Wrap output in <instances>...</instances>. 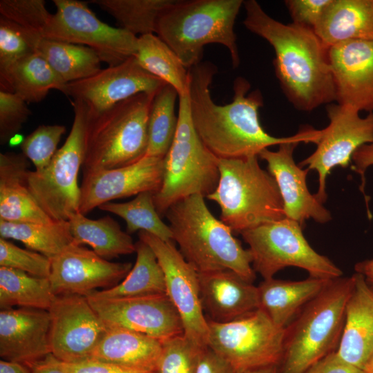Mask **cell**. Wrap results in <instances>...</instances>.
I'll list each match as a JSON object with an SVG mask.
<instances>
[{"instance_id":"cell-1","label":"cell","mask_w":373,"mask_h":373,"mask_svg":"<svg viewBox=\"0 0 373 373\" xmlns=\"http://www.w3.org/2000/svg\"><path fill=\"white\" fill-rule=\"evenodd\" d=\"M218 72L209 61L189 69V99L191 120L200 138L219 159L258 156L271 146L298 141L316 143L321 130L310 127L296 134L277 137L262 127L259 109L263 106L261 92L249 93L251 84L242 77L233 82V101L218 105L212 99L210 86Z\"/></svg>"},{"instance_id":"cell-2","label":"cell","mask_w":373,"mask_h":373,"mask_svg":"<svg viewBox=\"0 0 373 373\" xmlns=\"http://www.w3.org/2000/svg\"><path fill=\"white\" fill-rule=\"evenodd\" d=\"M243 6L245 28L274 48L275 75L293 106L309 112L335 102L328 48L314 31L276 20L256 0L244 1Z\"/></svg>"},{"instance_id":"cell-3","label":"cell","mask_w":373,"mask_h":373,"mask_svg":"<svg viewBox=\"0 0 373 373\" xmlns=\"http://www.w3.org/2000/svg\"><path fill=\"white\" fill-rule=\"evenodd\" d=\"M165 216L184 259L198 272L229 269L253 283L256 272L248 249L231 229L217 219L207 207L204 197L193 195L169 207Z\"/></svg>"},{"instance_id":"cell-4","label":"cell","mask_w":373,"mask_h":373,"mask_svg":"<svg viewBox=\"0 0 373 373\" xmlns=\"http://www.w3.org/2000/svg\"><path fill=\"white\" fill-rule=\"evenodd\" d=\"M242 0H174L161 14L157 35L189 69L202 62L204 48L221 44L236 68L240 55L234 25Z\"/></svg>"},{"instance_id":"cell-5","label":"cell","mask_w":373,"mask_h":373,"mask_svg":"<svg viewBox=\"0 0 373 373\" xmlns=\"http://www.w3.org/2000/svg\"><path fill=\"white\" fill-rule=\"evenodd\" d=\"M354 280V274L330 280L285 327L279 373H305L336 351Z\"/></svg>"},{"instance_id":"cell-6","label":"cell","mask_w":373,"mask_h":373,"mask_svg":"<svg viewBox=\"0 0 373 373\" xmlns=\"http://www.w3.org/2000/svg\"><path fill=\"white\" fill-rule=\"evenodd\" d=\"M155 93L137 94L100 113L88 109L83 173L131 165L145 156Z\"/></svg>"},{"instance_id":"cell-7","label":"cell","mask_w":373,"mask_h":373,"mask_svg":"<svg viewBox=\"0 0 373 373\" xmlns=\"http://www.w3.org/2000/svg\"><path fill=\"white\" fill-rule=\"evenodd\" d=\"M258 157L219 159V182L207 198L218 204L220 220L233 233L286 218L278 184Z\"/></svg>"},{"instance_id":"cell-8","label":"cell","mask_w":373,"mask_h":373,"mask_svg":"<svg viewBox=\"0 0 373 373\" xmlns=\"http://www.w3.org/2000/svg\"><path fill=\"white\" fill-rule=\"evenodd\" d=\"M178 98L175 135L164 158L162 186L153 195L160 216H165L171 206L186 197L197 194L207 197L216 189L220 179L219 158L195 131L188 93Z\"/></svg>"},{"instance_id":"cell-9","label":"cell","mask_w":373,"mask_h":373,"mask_svg":"<svg viewBox=\"0 0 373 373\" xmlns=\"http://www.w3.org/2000/svg\"><path fill=\"white\" fill-rule=\"evenodd\" d=\"M240 234L249 245L254 270L264 279L274 278L287 267L303 269L317 278L333 280L343 276L340 268L310 246L302 226L294 220L285 218Z\"/></svg>"},{"instance_id":"cell-10","label":"cell","mask_w":373,"mask_h":373,"mask_svg":"<svg viewBox=\"0 0 373 373\" xmlns=\"http://www.w3.org/2000/svg\"><path fill=\"white\" fill-rule=\"evenodd\" d=\"M71 104L74 119L64 145L45 169L28 173L30 191L54 221H66L79 212L81 191L77 176L84 160L88 108L78 100H72Z\"/></svg>"},{"instance_id":"cell-11","label":"cell","mask_w":373,"mask_h":373,"mask_svg":"<svg viewBox=\"0 0 373 373\" xmlns=\"http://www.w3.org/2000/svg\"><path fill=\"white\" fill-rule=\"evenodd\" d=\"M208 324L207 347L235 373L279 365L285 328L276 326L261 309L231 322L208 320Z\"/></svg>"},{"instance_id":"cell-12","label":"cell","mask_w":373,"mask_h":373,"mask_svg":"<svg viewBox=\"0 0 373 373\" xmlns=\"http://www.w3.org/2000/svg\"><path fill=\"white\" fill-rule=\"evenodd\" d=\"M56 12L43 38L83 45L93 49L108 66L119 64L136 54L138 37L102 21L87 2L53 0Z\"/></svg>"},{"instance_id":"cell-13","label":"cell","mask_w":373,"mask_h":373,"mask_svg":"<svg viewBox=\"0 0 373 373\" xmlns=\"http://www.w3.org/2000/svg\"><path fill=\"white\" fill-rule=\"evenodd\" d=\"M359 111L338 104L327 106L329 124L321 130L316 150L300 163L315 170L318 176L316 198L325 203L327 177L335 166L347 167L353 153L363 145L373 142V113L362 117Z\"/></svg>"},{"instance_id":"cell-14","label":"cell","mask_w":373,"mask_h":373,"mask_svg":"<svg viewBox=\"0 0 373 373\" xmlns=\"http://www.w3.org/2000/svg\"><path fill=\"white\" fill-rule=\"evenodd\" d=\"M138 236L153 251L162 269L166 294L180 316L184 336L202 348L207 347L209 324L201 303L198 272L173 241H164L144 231H139Z\"/></svg>"},{"instance_id":"cell-15","label":"cell","mask_w":373,"mask_h":373,"mask_svg":"<svg viewBox=\"0 0 373 373\" xmlns=\"http://www.w3.org/2000/svg\"><path fill=\"white\" fill-rule=\"evenodd\" d=\"M51 353L75 363L90 358L107 326L86 296H55L48 309Z\"/></svg>"},{"instance_id":"cell-16","label":"cell","mask_w":373,"mask_h":373,"mask_svg":"<svg viewBox=\"0 0 373 373\" xmlns=\"http://www.w3.org/2000/svg\"><path fill=\"white\" fill-rule=\"evenodd\" d=\"M106 325L139 332L163 342L184 334L180 316L166 294L126 298L86 296Z\"/></svg>"},{"instance_id":"cell-17","label":"cell","mask_w":373,"mask_h":373,"mask_svg":"<svg viewBox=\"0 0 373 373\" xmlns=\"http://www.w3.org/2000/svg\"><path fill=\"white\" fill-rule=\"evenodd\" d=\"M51 260L49 276L55 296H87L119 284L132 268L131 262H115L74 242Z\"/></svg>"},{"instance_id":"cell-18","label":"cell","mask_w":373,"mask_h":373,"mask_svg":"<svg viewBox=\"0 0 373 373\" xmlns=\"http://www.w3.org/2000/svg\"><path fill=\"white\" fill-rule=\"evenodd\" d=\"M164 84L144 70L133 56L89 77L66 84L63 93L82 102L91 112L100 113L137 94L156 93Z\"/></svg>"},{"instance_id":"cell-19","label":"cell","mask_w":373,"mask_h":373,"mask_svg":"<svg viewBox=\"0 0 373 373\" xmlns=\"http://www.w3.org/2000/svg\"><path fill=\"white\" fill-rule=\"evenodd\" d=\"M164 158L144 156L131 165L83 173L79 212L86 215L113 200L157 192L162 183Z\"/></svg>"},{"instance_id":"cell-20","label":"cell","mask_w":373,"mask_h":373,"mask_svg":"<svg viewBox=\"0 0 373 373\" xmlns=\"http://www.w3.org/2000/svg\"><path fill=\"white\" fill-rule=\"evenodd\" d=\"M337 104L373 113V40H350L328 48Z\"/></svg>"},{"instance_id":"cell-21","label":"cell","mask_w":373,"mask_h":373,"mask_svg":"<svg viewBox=\"0 0 373 373\" xmlns=\"http://www.w3.org/2000/svg\"><path fill=\"white\" fill-rule=\"evenodd\" d=\"M299 143L281 144L276 151L265 149L258 157L267 162L268 171L278 184L286 218L302 227L310 218L326 223L332 220L331 213L307 188L306 177L309 170L302 169L294 160V151Z\"/></svg>"},{"instance_id":"cell-22","label":"cell","mask_w":373,"mask_h":373,"mask_svg":"<svg viewBox=\"0 0 373 373\" xmlns=\"http://www.w3.org/2000/svg\"><path fill=\"white\" fill-rule=\"evenodd\" d=\"M48 310L11 308L0 312V356L28 367L51 353Z\"/></svg>"},{"instance_id":"cell-23","label":"cell","mask_w":373,"mask_h":373,"mask_svg":"<svg viewBox=\"0 0 373 373\" xmlns=\"http://www.w3.org/2000/svg\"><path fill=\"white\" fill-rule=\"evenodd\" d=\"M200 299L209 321L228 323L258 308V288L229 269L198 273Z\"/></svg>"},{"instance_id":"cell-24","label":"cell","mask_w":373,"mask_h":373,"mask_svg":"<svg viewBox=\"0 0 373 373\" xmlns=\"http://www.w3.org/2000/svg\"><path fill=\"white\" fill-rule=\"evenodd\" d=\"M354 277L336 352L343 361L363 370L373 350V289L362 275L356 273Z\"/></svg>"},{"instance_id":"cell-25","label":"cell","mask_w":373,"mask_h":373,"mask_svg":"<svg viewBox=\"0 0 373 373\" xmlns=\"http://www.w3.org/2000/svg\"><path fill=\"white\" fill-rule=\"evenodd\" d=\"M29 162L22 153H0V219L8 222L50 223L28 184Z\"/></svg>"},{"instance_id":"cell-26","label":"cell","mask_w":373,"mask_h":373,"mask_svg":"<svg viewBox=\"0 0 373 373\" xmlns=\"http://www.w3.org/2000/svg\"><path fill=\"white\" fill-rule=\"evenodd\" d=\"M330 280L310 276L296 281L264 279L257 286L258 309L265 312L276 326L285 328Z\"/></svg>"},{"instance_id":"cell-27","label":"cell","mask_w":373,"mask_h":373,"mask_svg":"<svg viewBox=\"0 0 373 373\" xmlns=\"http://www.w3.org/2000/svg\"><path fill=\"white\" fill-rule=\"evenodd\" d=\"M314 31L327 48L373 40V0H332Z\"/></svg>"},{"instance_id":"cell-28","label":"cell","mask_w":373,"mask_h":373,"mask_svg":"<svg viewBox=\"0 0 373 373\" xmlns=\"http://www.w3.org/2000/svg\"><path fill=\"white\" fill-rule=\"evenodd\" d=\"M106 326L90 358L156 372L162 342L125 328Z\"/></svg>"},{"instance_id":"cell-29","label":"cell","mask_w":373,"mask_h":373,"mask_svg":"<svg viewBox=\"0 0 373 373\" xmlns=\"http://www.w3.org/2000/svg\"><path fill=\"white\" fill-rule=\"evenodd\" d=\"M65 85L38 52L0 68L1 90L15 93L27 103L41 102L52 89L63 93Z\"/></svg>"},{"instance_id":"cell-30","label":"cell","mask_w":373,"mask_h":373,"mask_svg":"<svg viewBox=\"0 0 373 373\" xmlns=\"http://www.w3.org/2000/svg\"><path fill=\"white\" fill-rule=\"evenodd\" d=\"M68 221L74 243L90 245L93 251L104 259L135 252V243L131 236L109 216L93 220L77 212Z\"/></svg>"},{"instance_id":"cell-31","label":"cell","mask_w":373,"mask_h":373,"mask_svg":"<svg viewBox=\"0 0 373 373\" xmlns=\"http://www.w3.org/2000/svg\"><path fill=\"white\" fill-rule=\"evenodd\" d=\"M135 265L119 284L91 294L104 298H126L166 294L164 274L153 251L139 240L135 243Z\"/></svg>"},{"instance_id":"cell-32","label":"cell","mask_w":373,"mask_h":373,"mask_svg":"<svg viewBox=\"0 0 373 373\" xmlns=\"http://www.w3.org/2000/svg\"><path fill=\"white\" fill-rule=\"evenodd\" d=\"M37 52L66 84L89 77L101 70V59L92 48L79 44L43 38Z\"/></svg>"},{"instance_id":"cell-33","label":"cell","mask_w":373,"mask_h":373,"mask_svg":"<svg viewBox=\"0 0 373 373\" xmlns=\"http://www.w3.org/2000/svg\"><path fill=\"white\" fill-rule=\"evenodd\" d=\"M135 57L144 70L173 87L179 96L188 93L189 69L157 35L138 37Z\"/></svg>"},{"instance_id":"cell-34","label":"cell","mask_w":373,"mask_h":373,"mask_svg":"<svg viewBox=\"0 0 373 373\" xmlns=\"http://www.w3.org/2000/svg\"><path fill=\"white\" fill-rule=\"evenodd\" d=\"M55 295L49 278L0 267V308L15 307L48 310Z\"/></svg>"},{"instance_id":"cell-35","label":"cell","mask_w":373,"mask_h":373,"mask_svg":"<svg viewBox=\"0 0 373 373\" xmlns=\"http://www.w3.org/2000/svg\"><path fill=\"white\" fill-rule=\"evenodd\" d=\"M0 236L19 240L27 248L50 259L74 242L68 220L41 224L0 219Z\"/></svg>"},{"instance_id":"cell-36","label":"cell","mask_w":373,"mask_h":373,"mask_svg":"<svg viewBox=\"0 0 373 373\" xmlns=\"http://www.w3.org/2000/svg\"><path fill=\"white\" fill-rule=\"evenodd\" d=\"M178 93L164 84L155 93L148 126V146L145 156L164 158L173 141L178 125L175 105Z\"/></svg>"},{"instance_id":"cell-37","label":"cell","mask_w":373,"mask_h":373,"mask_svg":"<svg viewBox=\"0 0 373 373\" xmlns=\"http://www.w3.org/2000/svg\"><path fill=\"white\" fill-rule=\"evenodd\" d=\"M174 0H91L113 16L122 28L140 37L155 34L157 20Z\"/></svg>"},{"instance_id":"cell-38","label":"cell","mask_w":373,"mask_h":373,"mask_svg":"<svg viewBox=\"0 0 373 373\" xmlns=\"http://www.w3.org/2000/svg\"><path fill=\"white\" fill-rule=\"evenodd\" d=\"M153 195L154 193L145 191L127 202H108L98 208L122 218L126 223L128 234L144 231L164 241H173L171 230L157 213Z\"/></svg>"},{"instance_id":"cell-39","label":"cell","mask_w":373,"mask_h":373,"mask_svg":"<svg viewBox=\"0 0 373 373\" xmlns=\"http://www.w3.org/2000/svg\"><path fill=\"white\" fill-rule=\"evenodd\" d=\"M43 37L0 17V68L37 52Z\"/></svg>"},{"instance_id":"cell-40","label":"cell","mask_w":373,"mask_h":373,"mask_svg":"<svg viewBox=\"0 0 373 373\" xmlns=\"http://www.w3.org/2000/svg\"><path fill=\"white\" fill-rule=\"evenodd\" d=\"M184 334L162 342L155 373H196L203 350Z\"/></svg>"},{"instance_id":"cell-41","label":"cell","mask_w":373,"mask_h":373,"mask_svg":"<svg viewBox=\"0 0 373 373\" xmlns=\"http://www.w3.org/2000/svg\"><path fill=\"white\" fill-rule=\"evenodd\" d=\"M66 130L63 125H40L24 137L21 153L34 164L35 171H40L49 164Z\"/></svg>"},{"instance_id":"cell-42","label":"cell","mask_w":373,"mask_h":373,"mask_svg":"<svg viewBox=\"0 0 373 373\" xmlns=\"http://www.w3.org/2000/svg\"><path fill=\"white\" fill-rule=\"evenodd\" d=\"M0 15L42 37L52 15L44 0H1Z\"/></svg>"},{"instance_id":"cell-43","label":"cell","mask_w":373,"mask_h":373,"mask_svg":"<svg viewBox=\"0 0 373 373\" xmlns=\"http://www.w3.org/2000/svg\"><path fill=\"white\" fill-rule=\"evenodd\" d=\"M0 267L48 278L51 260L40 253L21 249L6 239L0 238Z\"/></svg>"},{"instance_id":"cell-44","label":"cell","mask_w":373,"mask_h":373,"mask_svg":"<svg viewBox=\"0 0 373 373\" xmlns=\"http://www.w3.org/2000/svg\"><path fill=\"white\" fill-rule=\"evenodd\" d=\"M31 114L27 102L18 95L0 90V143L4 144L15 134Z\"/></svg>"},{"instance_id":"cell-45","label":"cell","mask_w":373,"mask_h":373,"mask_svg":"<svg viewBox=\"0 0 373 373\" xmlns=\"http://www.w3.org/2000/svg\"><path fill=\"white\" fill-rule=\"evenodd\" d=\"M332 0H287L292 23L314 30Z\"/></svg>"},{"instance_id":"cell-46","label":"cell","mask_w":373,"mask_h":373,"mask_svg":"<svg viewBox=\"0 0 373 373\" xmlns=\"http://www.w3.org/2000/svg\"><path fill=\"white\" fill-rule=\"evenodd\" d=\"M70 364L73 373H153L91 358Z\"/></svg>"},{"instance_id":"cell-47","label":"cell","mask_w":373,"mask_h":373,"mask_svg":"<svg viewBox=\"0 0 373 373\" xmlns=\"http://www.w3.org/2000/svg\"><path fill=\"white\" fill-rule=\"evenodd\" d=\"M305 373H363V372L343 361L335 351L315 363Z\"/></svg>"},{"instance_id":"cell-48","label":"cell","mask_w":373,"mask_h":373,"mask_svg":"<svg viewBox=\"0 0 373 373\" xmlns=\"http://www.w3.org/2000/svg\"><path fill=\"white\" fill-rule=\"evenodd\" d=\"M196 373H235L231 367L208 347L203 350Z\"/></svg>"},{"instance_id":"cell-49","label":"cell","mask_w":373,"mask_h":373,"mask_svg":"<svg viewBox=\"0 0 373 373\" xmlns=\"http://www.w3.org/2000/svg\"><path fill=\"white\" fill-rule=\"evenodd\" d=\"M28 368L30 373H73L70 363L59 359L52 353L36 361Z\"/></svg>"},{"instance_id":"cell-50","label":"cell","mask_w":373,"mask_h":373,"mask_svg":"<svg viewBox=\"0 0 373 373\" xmlns=\"http://www.w3.org/2000/svg\"><path fill=\"white\" fill-rule=\"evenodd\" d=\"M352 160L354 162L352 169L362 176L364 186V174L367 169L373 165V142L363 145L352 155Z\"/></svg>"},{"instance_id":"cell-51","label":"cell","mask_w":373,"mask_h":373,"mask_svg":"<svg viewBox=\"0 0 373 373\" xmlns=\"http://www.w3.org/2000/svg\"><path fill=\"white\" fill-rule=\"evenodd\" d=\"M355 271L363 276L367 285L373 289V259L358 262L355 265Z\"/></svg>"},{"instance_id":"cell-52","label":"cell","mask_w":373,"mask_h":373,"mask_svg":"<svg viewBox=\"0 0 373 373\" xmlns=\"http://www.w3.org/2000/svg\"><path fill=\"white\" fill-rule=\"evenodd\" d=\"M29 368L19 363L1 359L0 373H30Z\"/></svg>"},{"instance_id":"cell-53","label":"cell","mask_w":373,"mask_h":373,"mask_svg":"<svg viewBox=\"0 0 373 373\" xmlns=\"http://www.w3.org/2000/svg\"><path fill=\"white\" fill-rule=\"evenodd\" d=\"M245 373H279L278 366H269L262 368H258L256 370H251Z\"/></svg>"},{"instance_id":"cell-54","label":"cell","mask_w":373,"mask_h":373,"mask_svg":"<svg viewBox=\"0 0 373 373\" xmlns=\"http://www.w3.org/2000/svg\"><path fill=\"white\" fill-rule=\"evenodd\" d=\"M363 373H373V350L363 368Z\"/></svg>"},{"instance_id":"cell-55","label":"cell","mask_w":373,"mask_h":373,"mask_svg":"<svg viewBox=\"0 0 373 373\" xmlns=\"http://www.w3.org/2000/svg\"><path fill=\"white\" fill-rule=\"evenodd\" d=\"M24 140V137L22 136V135L17 133L13 135L9 140V145L10 146H15L19 144H21Z\"/></svg>"}]
</instances>
